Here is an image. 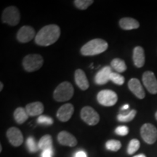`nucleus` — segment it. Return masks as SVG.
<instances>
[{
  "label": "nucleus",
  "mask_w": 157,
  "mask_h": 157,
  "mask_svg": "<svg viewBox=\"0 0 157 157\" xmlns=\"http://www.w3.org/2000/svg\"><path fill=\"white\" fill-rule=\"evenodd\" d=\"M60 35V29L58 25L51 24L45 25L37 33L35 42L40 46H50L58 41Z\"/></svg>",
  "instance_id": "nucleus-1"
},
{
  "label": "nucleus",
  "mask_w": 157,
  "mask_h": 157,
  "mask_svg": "<svg viewBox=\"0 0 157 157\" xmlns=\"http://www.w3.org/2000/svg\"><path fill=\"white\" fill-rule=\"evenodd\" d=\"M109 44L102 39H95L90 41L82 47L81 53L84 56H97L105 52L108 49Z\"/></svg>",
  "instance_id": "nucleus-2"
},
{
  "label": "nucleus",
  "mask_w": 157,
  "mask_h": 157,
  "mask_svg": "<svg viewBox=\"0 0 157 157\" xmlns=\"http://www.w3.org/2000/svg\"><path fill=\"white\" fill-rule=\"evenodd\" d=\"M74 87L68 82H63L60 83L53 93V98L58 102H64L69 101L74 95Z\"/></svg>",
  "instance_id": "nucleus-3"
},
{
  "label": "nucleus",
  "mask_w": 157,
  "mask_h": 157,
  "mask_svg": "<svg viewBox=\"0 0 157 157\" xmlns=\"http://www.w3.org/2000/svg\"><path fill=\"white\" fill-rule=\"evenodd\" d=\"M43 63H44V60L40 55H28L23 58V66L26 71L33 72L40 69Z\"/></svg>",
  "instance_id": "nucleus-4"
},
{
  "label": "nucleus",
  "mask_w": 157,
  "mask_h": 157,
  "mask_svg": "<svg viewBox=\"0 0 157 157\" xmlns=\"http://www.w3.org/2000/svg\"><path fill=\"white\" fill-rule=\"evenodd\" d=\"M2 19L3 23H7L12 26L17 25L21 19V15H20L18 9L14 6L7 7L3 11Z\"/></svg>",
  "instance_id": "nucleus-5"
},
{
  "label": "nucleus",
  "mask_w": 157,
  "mask_h": 157,
  "mask_svg": "<svg viewBox=\"0 0 157 157\" xmlns=\"http://www.w3.org/2000/svg\"><path fill=\"white\" fill-rule=\"evenodd\" d=\"M98 101L104 106H113L118 101V97L115 92L110 90H104L99 92L97 96Z\"/></svg>",
  "instance_id": "nucleus-6"
},
{
  "label": "nucleus",
  "mask_w": 157,
  "mask_h": 157,
  "mask_svg": "<svg viewBox=\"0 0 157 157\" xmlns=\"http://www.w3.org/2000/svg\"><path fill=\"white\" fill-rule=\"evenodd\" d=\"M140 135L146 143L153 144L157 140V129L152 124H144L141 127Z\"/></svg>",
  "instance_id": "nucleus-7"
},
{
  "label": "nucleus",
  "mask_w": 157,
  "mask_h": 157,
  "mask_svg": "<svg viewBox=\"0 0 157 157\" xmlns=\"http://www.w3.org/2000/svg\"><path fill=\"white\" fill-rule=\"evenodd\" d=\"M81 118L84 122L90 126L96 125L100 121L99 114L90 106H85L82 109Z\"/></svg>",
  "instance_id": "nucleus-8"
},
{
  "label": "nucleus",
  "mask_w": 157,
  "mask_h": 157,
  "mask_svg": "<svg viewBox=\"0 0 157 157\" xmlns=\"http://www.w3.org/2000/svg\"><path fill=\"white\" fill-rule=\"evenodd\" d=\"M142 79L143 84L149 93L157 94V78L152 71L144 72Z\"/></svg>",
  "instance_id": "nucleus-9"
},
{
  "label": "nucleus",
  "mask_w": 157,
  "mask_h": 157,
  "mask_svg": "<svg viewBox=\"0 0 157 157\" xmlns=\"http://www.w3.org/2000/svg\"><path fill=\"white\" fill-rule=\"evenodd\" d=\"M35 36V30L29 25H23L19 29L17 34V39L20 42L26 43L30 42Z\"/></svg>",
  "instance_id": "nucleus-10"
},
{
  "label": "nucleus",
  "mask_w": 157,
  "mask_h": 157,
  "mask_svg": "<svg viewBox=\"0 0 157 157\" xmlns=\"http://www.w3.org/2000/svg\"><path fill=\"white\" fill-rule=\"evenodd\" d=\"M7 137L13 146H20L23 142L22 132L17 127H10L7 132Z\"/></svg>",
  "instance_id": "nucleus-11"
},
{
  "label": "nucleus",
  "mask_w": 157,
  "mask_h": 157,
  "mask_svg": "<svg viewBox=\"0 0 157 157\" xmlns=\"http://www.w3.org/2000/svg\"><path fill=\"white\" fill-rule=\"evenodd\" d=\"M74 111V108L73 105L71 103H66L62 105L60 109H58L57 112V117L60 121H68L71 118Z\"/></svg>",
  "instance_id": "nucleus-12"
},
{
  "label": "nucleus",
  "mask_w": 157,
  "mask_h": 157,
  "mask_svg": "<svg viewBox=\"0 0 157 157\" xmlns=\"http://www.w3.org/2000/svg\"><path fill=\"white\" fill-rule=\"evenodd\" d=\"M128 87L134 95L139 99H143L146 96L140 82L136 78H132L128 82Z\"/></svg>",
  "instance_id": "nucleus-13"
},
{
  "label": "nucleus",
  "mask_w": 157,
  "mask_h": 157,
  "mask_svg": "<svg viewBox=\"0 0 157 157\" xmlns=\"http://www.w3.org/2000/svg\"><path fill=\"white\" fill-rule=\"evenodd\" d=\"M58 140L63 146L74 147L77 144V140L73 135L67 131H62L58 135Z\"/></svg>",
  "instance_id": "nucleus-14"
},
{
  "label": "nucleus",
  "mask_w": 157,
  "mask_h": 157,
  "mask_svg": "<svg viewBox=\"0 0 157 157\" xmlns=\"http://www.w3.org/2000/svg\"><path fill=\"white\" fill-rule=\"evenodd\" d=\"M111 73H112L111 67L105 66L96 74L95 77V83L98 85H103V84H106L110 80V76H111Z\"/></svg>",
  "instance_id": "nucleus-15"
},
{
  "label": "nucleus",
  "mask_w": 157,
  "mask_h": 157,
  "mask_svg": "<svg viewBox=\"0 0 157 157\" xmlns=\"http://www.w3.org/2000/svg\"><path fill=\"white\" fill-rule=\"evenodd\" d=\"M74 78L76 85L82 90H86L89 88V82L87 78V76L82 69L76 70L74 74Z\"/></svg>",
  "instance_id": "nucleus-16"
},
{
  "label": "nucleus",
  "mask_w": 157,
  "mask_h": 157,
  "mask_svg": "<svg viewBox=\"0 0 157 157\" xmlns=\"http://www.w3.org/2000/svg\"><path fill=\"white\" fill-rule=\"evenodd\" d=\"M133 62L137 68H141L145 64V53L144 50L140 46L135 48L133 50Z\"/></svg>",
  "instance_id": "nucleus-17"
},
{
  "label": "nucleus",
  "mask_w": 157,
  "mask_h": 157,
  "mask_svg": "<svg viewBox=\"0 0 157 157\" xmlns=\"http://www.w3.org/2000/svg\"><path fill=\"white\" fill-rule=\"evenodd\" d=\"M25 111L30 117H35L42 114L44 111V105L41 102H34L25 106Z\"/></svg>",
  "instance_id": "nucleus-18"
},
{
  "label": "nucleus",
  "mask_w": 157,
  "mask_h": 157,
  "mask_svg": "<svg viewBox=\"0 0 157 157\" xmlns=\"http://www.w3.org/2000/svg\"><path fill=\"white\" fill-rule=\"evenodd\" d=\"M119 25L124 30H132L138 29L140 23L137 20L132 17H124L119 21Z\"/></svg>",
  "instance_id": "nucleus-19"
},
{
  "label": "nucleus",
  "mask_w": 157,
  "mask_h": 157,
  "mask_svg": "<svg viewBox=\"0 0 157 157\" xmlns=\"http://www.w3.org/2000/svg\"><path fill=\"white\" fill-rule=\"evenodd\" d=\"M29 114L27 113L25 109L18 107L14 111V119L17 124H23L28 119Z\"/></svg>",
  "instance_id": "nucleus-20"
},
{
  "label": "nucleus",
  "mask_w": 157,
  "mask_h": 157,
  "mask_svg": "<svg viewBox=\"0 0 157 157\" xmlns=\"http://www.w3.org/2000/svg\"><path fill=\"white\" fill-rule=\"evenodd\" d=\"M39 148L42 151L48 150V149H52V138L50 135H45L42 136L39 140Z\"/></svg>",
  "instance_id": "nucleus-21"
},
{
  "label": "nucleus",
  "mask_w": 157,
  "mask_h": 157,
  "mask_svg": "<svg viewBox=\"0 0 157 157\" xmlns=\"http://www.w3.org/2000/svg\"><path fill=\"white\" fill-rule=\"evenodd\" d=\"M111 66L116 71L119 73H123L127 70V66L125 62L120 58H114L111 63Z\"/></svg>",
  "instance_id": "nucleus-22"
},
{
  "label": "nucleus",
  "mask_w": 157,
  "mask_h": 157,
  "mask_svg": "<svg viewBox=\"0 0 157 157\" xmlns=\"http://www.w3.org/2000/svg\"><path fill=\"white\" fill-rule=\"evenodd\" d=\"M137 111L136 110H131V111H128V112H124L119 113V115L117 116L118 121H121V122H129V121H131L133 120V119L136 116Z\"/></svg>",
  "instance_id": "nucleus-23"
},
{
  "label": "nucleus",
  "mask_w": 157,
  "mask_h": 157,
  "mask_svg": "<svg viewBox=\"0 0 157 157\" xmlns=\"http://www.w3.org/2000/svg\"><path fill=\"white\" fill-rule=\"evenodd\" d=\"M106 148L111 151H118L121 147V143L120 141L117 140H110L107 141L105 144Z\"/></svg>",
  "instance_id": "nucleus-24"
},
{
  "label": "nucleus",
  "mask_w": 157,
  "mask_h": 157,
  "mask_svg": "<svg viewBox=\"0 0 157 157\" xmlns=\"http://www.w3.org/2000/svg\"><path fill=\"white\" fill-rule=\"evenodd\" d=\"M26 146L31 153H35L38 151L39 149V144L36 142V140H34L33 137H28L26 140Z\"/></svg>",
  "instance_id": "nucleus-25"
},
{
  "label": "nucleus",
  "mask_w": 157,
  "mask_h": 157,
  "mask_svg": "<svg viewBox=\"0 0 157 157\" xmlns=\"http://www.w3.org/2000/svg\"><path fill=\"white\" fill-rule=\"evenodd\" d=\"M140 141L137 139H132L129 143L128 148H127V153L129 155L134 154L135 152L140 148Z\"/></svg>",
  "instance_id": "nucleus-26"
},
{
  "label": "nucleus",
  "mask_w": 157,
  "mask_h": 157,
  "mask_svg": "<svg viewBox=\"0 0 157 157\" xmlns=\"http://www.w3.org/2000/svg\"><path fill=\"white\" fill-rule=\"evenodd\" d=\"M93 2L94 1L93 0H75L74 2L76 7L82 10L87 9Z\"/></svg>",
  "instance_id": "nucleus-27"
},
{
  "label": "nucleus",
  "mask_w": 157,
  "mask_h": 157,
  "mask_svg": "<svg viewBox=\"0 0 157 157\" xmlns=\"http://www.w3.org/2000/svg\"><path fill=\"white\" fill-rule=\"evenodd\" d=\"M110 80L117 85H122L124 83V77L121 76V74L115 73V72L111 73V76H110Z\"/></svg>",
  "instance_id": "nucleus-28"
},
{
  "label": "nucleus",
  "mask_w": 157,
  "mask_h": 157,
  "mask_svg": "<svg viewBox=\"0 0 157 157\" xmlns=\"http://www.w3.org/2000/svg\"><path fill=\"white\" fill-rule=\"evenodd\" d=\"M53 119L51 117H47V116H40L38 119H37V123L39 124H44V125H52L53 124Z\"/></svg>",
  "instance_id": "nucleus-29"
},
{
  "label": "nucleus",
  "mask_w": 157,
  "mask_h": 157,
  "mask_svg": "<svg viewBox=\"0 0 157 157\" xmlns=\"http://www.w3.org/2000/svg\"><path fill=\"white\" fill-rule=\"evenodd\" d=\"M115 132L118 135H120V136H125V135L128 134L129 129L126 126H119L116 129Z\"/></svg>",
  "instance_id": "nucleus-30"
},
{
  "label": "nucleus",
  "mask_w": 157,
  "mask_h": 157,
  "mask_svg": "<svg viewBox=\"0 0 157 157\" xmlns=\"http://www.w3.org/2000/svg\"><path fill=\"white\" fill-rule=\"evenodd\" d=\"M52 156H53V149H48L42 151V157H52Z\"/></svg>",
  "instance_id": "nucleus-31"
},
{
  "label": "nucleus",
  "mask_w": 157,
  "mask_h": 157,
  "mask_svg": "<svg viewBox=\"0 0 157 157\" xmlns=\"http://www.w3.org/2000/svg\"><path fill=\"white\" fill-rule=\"evenodd\" d=\"M74 157H87V154L83 151H78L74 155Z\"/></svg>",
  "instance_id": "nucleus-32"
},
{
  "label": "nucleus",
  "mask_w": 157,
  "mask_h": 157,
  "mask_svg": "<svg viewBox=\"0 0 157 157\" xmlns=\"http://www.w3.org/2000/svg\"><path fill=\"white\" fill-rule=\"evenodd\" d=\"M128 108H129V105H124V106L122 107V109H121V110H122V111H124V110H127V109H128Z\"/></svg>",
  "instance_id": "nucleus-33"
},
{
  "label": "nucleus",
  "mask_w": 157,
  "mask_h": 157,
  "mask_svg": "<svg viewBox=\"0 0 157 157\" xmlns=\"http://www.w3.org/2000/svg\"><path fill=\"white\" fill-rule=\"evenodd\" d=\"M133 157H147L146 155L145 154H138V155H136V156H134Z\"/></svg>",
  "instance_id": "nucleus-34"
},
{
  "label": "nucleus",
  "mask_w": 157,
  "mask_h": 157,
  "mask_svg": "<svg viewBox=\"0 0 157 157\" xmlns=\"http://www.w3.org/2000/svg\"><path fill=\"white\" fill-rule=\"evenodd\" d=\"M3 87H4V85H3L2 82H0V91H2V90Z\"/></svg>",
  "instance_id": "nucleus-35"
},
{
  "label": "nucleus",
  "mask_w": 157,
  "mask_h": 157,
  "mask_svg": "<svg viewBox=\"0 0 157 157\" xmlns=\"http://www.w3.org/2000/svg\"><path fill=\"white\" fill-rule=\"evenodd\" d=\"M155 117H156V120H157V111L156 112V113H155Z\"/></svg>",
  "instance_id": "nucleus-36"
}]
</instances>
